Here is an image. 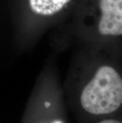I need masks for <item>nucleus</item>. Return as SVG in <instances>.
<instances>
[{"label":"nucleus","instance_id":"20e7f679","mask_svg":"<svg viewBox=\"0 0 122 123\" xmlns=\"http://www.w3.org/2000/svg\"><path fill=\"white\" fill-rule=\"evenodd\" d=\"M97 123H122V119L119 118L118 117H103L101 119L100 122H98Z\"/></svg>","mask_w":122,"mask_h":123},{"label":"nucleus","instance_id":"7ed1b4c3","mask_svg":"<svg viewBox=\"0 0 122 123\" xmlns=\"http://www.w3.org/2000/svg\"><path fill=\"white\" fill-rule=\"evenodd\" d=\"M74 2L79 3L80 0H29L31 10L43 19H52L62 14Z\"/></svg>","mask_w":122,"mask_h":123},{"label":"nucleus","instance_id":"f03ea898","mask_svg":"<svg viewBox=\"0 0 122 123\" xmlns=\"http://www.w3.org/2000/svg\"><path fill=\"white\" fill-rule=\"evenodd\" d=\"M78 11L85 44H122V0H80Z\"/></svg>","mask_w":122,"mask_h":123},{"label":"nucleus","instance_id":"f257e3e1","mask_svg":"<svg viewBox=\"0 0 122 123\" xmlns=\"http://www.w3.org/2000/svg\"><path fill=\"white\" fill-rule=\"evenodd\" d=\"M121 47L86 44L75 95L78 108L85 116L103 118L122 109Z\"/></svg>","mask_w":122,"mask_h":123}]
</instances>
